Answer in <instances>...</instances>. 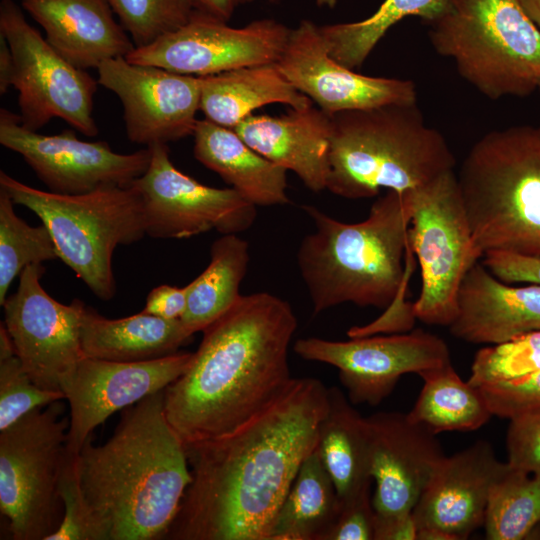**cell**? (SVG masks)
<instances>
[{"label":"cell","instance_id":"obj_1","mask_svg":"<svg viewBox=\"0 0 540 540\" xmlns=\"http://www.w3.org/2000/svg\"><path fill=\"white\" fill-rule=\"evenodd\" d=\"M328 402L320 380L293 378L233 431L185 445L192 480L164 539L269 540Z\"/></svg>","mask_w":540,"mask_h":540},{"label":"cell","instance_id":"obj_2","mask_svg":"<svg viewBox=\"0 0 540 540\" xmlns=\"http://www.w3.org/2000/svg\"><path fill=\"white\" fill-rule=\"evenodd\" d=\"M296 328L287 301L258 292L202 331L189 367L164 389L166 417L185 445L233 431L285 390Z\"/></svg>","mask_w":540,"mask_h":540},{"label":"cell","instance_id":"obj_3","mask_svg":"<svg viewBox=\"0 0 540 540\" xmlns=\"http://www.w3.org/2000/svg\"><path fill=\"white\" fill-rule=\"evenodd\" d=\"M82 495L101 540L164 539L192 480L164 390L124 409L112 436L77 456Z\"/></svg>","mask_w":540,"mask_h":540},{"label":"cell","instance_id":"obj_4","mask_svg":"<svg viewBox=\"0 0 540 540\" xmlns=\"http://www.w3.org/2000/svg\"><path fill=\"white\" fill-rule=\"evenodd\" d=\"M303 209L314 230L300 242L297 265L314 315L344 303L391 306L405 279L411 221L408 192L387 190L374 201L367 218L357 223L339 221L311 205Z\"/></svg>","mask_w":540,"mask_h":540},{"label":"cell","instance_id":"obj_5","mask_svg":"<svg viewBox=\"0 0 540 540\" xmlns=\"http://www.w3.org/2000/svg\"><path fill=\"white\" fill-rule=\"evenodd\" d=\"M327 190L357 200L381 189L405 192L454 170L456 159L417 103L388 104L331 116Z\"/></svg>","mask_w":540,"mask_h":540},{"label":"cell","instance_id":"obj_6","mask_svg":"<svg viewBox=\"0 0 540 540\" xmlns=\"http://www.w3.org/2000/svg\"><path fill=\"white\" fill-rule=\"evenodd\" d=\"M475 248L540 257L538 127L493 130L469 150L457 174Z\"/></svg>","mask_w":540,"mask_h":540},{"label":"cell","instance_id":"obj_7","mask_svg":"<svg viewBox=\"0 0 540 540\" xmlns=\"http://www.w3.org/2000/svg\"><path fill=\"white\" fill-rule=\"evenodd\" d=\"M437 54L485 97H526L540 84V30L519 0H449L427 23Z\"/></svg>","mask_w":540,"mask_h":540},{"label":"cell","instance_id":"obj_8","mask_svg":"<svg viewBox=\"0 0 540 540\" xmlns=\"http://www.w3.org/2000/svg\"><path fill=\"white\" fill-rule=\"evenodd\" d=\"M0 188L15 204L40 218L53 238L58 258L96 297L104 301L114 297V250L146 235L142 200L132 185L65 195L36 189L0 171Z\"/></svg>","mask_w":540,"mask_h":540},{"label":"cell","instance_id":"obj_9","mask_svg":"<svg viewBox=\"0 0 540 540\" xmlns=\"http://www.w3.org/2000/svg\"><path fill=\"white\" fill-rule=\"evenodd\" d=\"M47 406L0 431V511L13 540H48L62 523L69 418L59 401Z\"/></svg>","mask_w":540,"mask_h":540},{"label":"cell","instance_id":"obj_10","mask_svg":"<svg viewBox=\"0 0 540 540\" xmlns=\"http://www.w3.org/2000/svg\"><path fill=\"white\" fill-rule=\"evenodd\" d=\"M407 192L408 242L418 258L422 281L413 314L426 324L448 327L457 314L460 285L482 255L473 243L454 170Z\"/></svg>","mask_w":540,"mask_h":540},{"label":"cell","instance_id":"obj_11","mask_svg":"<svg viewBox=\"0 0 540 540\" xmlns=\"http://www.w3.org/2000/svg\"><path fill=\"white\" fill-rule=\"evenodd\" d=\"M0 34L14 58L12 86L18 91L22 125L38 131L51 119L61 118L82 134L96 136L93 110L98 80L63 58L13 0H1Z\"/></svg>","mask_w":540,"mask_h":540},{"label":"cell","instance_id":"obj_12","mask_svg":"<svg viewBox=\"0 0 540 540\" xmlns=\"http://www.w3.org/2000/svg\"><path fill=\"white\" fill-rule=\"evenodd\" d=\"M145 173L132 185L140 194L146 235L190 238L211 230L238 234L256 219V206L232 187L206 186L178 170L167 144H154Z\"/></svg>","mask_w":540,"mask_h":540},{"label":"cell","instance_id":"obj_13","mask_svg":"<svg viewBox=\"0 0 540 540\" xmlns=\"http://www.w3.org/2000/svg\"><path fill=\"white\" fill-rule=\"evenodd\" d=\"M42 264H30L20 274L16 292L3 306L4 325L16 355L32 381L42 389L62 392L63 383L85 357L80 330L86 304H63L42 287Z\"/></svg>","mask_w":540,"mask_h":540},{"label":"cell","instance_id":"obj_14","mask_svg":"<svg viewBox=\"0 0 540 540\" xmlns=\"http://www.w3.org/2000/svg\"><path fill=\"white\" fill-rule=\"evenodd\" d=\"M290 33L291 29L274 19H258L236 28L195 11L185 25L148 46L135 48L125 58L176 73L208 76L276 63Z\"/></svg>","mask_w":540,"mask_h":540},{"label":"cell","instance_id":"obj_15","mask_svg":"<svg viewBox=\"0 0 540 540\" xmlns=\"http://www.w3.org/2000/svg\"><path fill=\"white\" fill-rule=\"evenodd\" d=\"M0 143L21 155L48 191L65 195L128 186L145 173L151 159L150 147L121 154L104 141L81 140L72 130L40 134L5 108L0 109Z\"/></svg>","mask_w":540,"mask_h":540},{"label":"cell","instance_id":"obj_16","mask_svg":"<svg viewBox=\"0 0 540 540\" xmlns=\"http://www.w3.org/2000/svg\"><path fill=\"white\" fill-rule=\"evenodd\" d=\"M293 348L305 360L336 367L347 397L354 405H378L390 395L403 375H419L451 362L446 342L421 329L348 341L308 337L298 339Z\"/></svg>","mask_w":540,"mask_h":540},{"label":"cell","instance_id":"obj_17","mask_svg":"<svg viewBox=\"0 0 540 540\" xmlns=\"http://www.w3.org/2000/svg\"><path fill=\"white\" fill-rule=\"evenodd\" d=\"M97 72L98 83L122 104L132 143L149 147L193 135L200 110V76L132 63L125 57L104 61Z\"/></svg>","mask_w":540,"mask_h":540},{"label":"cell","instance_id":"obj_18","mask_svg":"<svg viewBox=\"0 0 540 540\" xmlns=\"http://www.w3.org/2000/svg\"><path fill=\"white\" fill-rule=\"evenodd\" d=\"M193 354L177 352L138 362L84 357L62 385L70 409L68 455L78 456L94 429L113 413L164 390L177 380L189 367Z\"/></svg>","mask_w":540,"mask_h":540},{"label":"cell","instance_id":"obj_19","mask_svg":"<svg viewBox=\"0 0 540 540\" xmlns=\"http://www.w3.org/2000/svg\"><path fill=\"white\" fill-rule=\"evenodd\" d=\"M275 64L299 92L330 116L388 104L417 103L413 81L363 75L332 58L319 26L307 19L291 29Z\"/></svg>","mask_w":540,"mask_h":540},{"label":"cell","instance_id":"obj_20","mask_svg":"<svg viewBox=\"0 0 540 540\" xmlns=\"http://www.w3.org/2000/svg\"><path fill=\"white\" fill-rule=\"evenodd\" d=\"M372 497L378 515L411 513L445 457L439 440L407 413L377 412L368 417Z\"/></svg>","mask_w":540,"mask_h":540},{"label":"cell","instance_id":"obj_21","mask_svg":"<svg viewBox=\"0 0 540 540\" xmlns=\"http://www.w3.org/2000/svg\"><path fill=\"white\" fill-rule=\"evenodd\" d=\"M508 468L486 440L445 455L412 511L418 529L467 539L483 526L491 489Z\"/></svg>","mask_w":540,"mask_h":540},{"label":"cell","instance_id":"obj_22","mask_svg":"<svg viewBox=\"0 0 540 540\" xmlns=\"http://www.w3.org/2000/svg\"><path fill=\"white\" fill-rule=\"evenodd\" d=\"M451 334L472 344H497L540 330V285L509 286L475 263L458 292Z\"/></svg>","mask_w":540,"mask_h":540},{"label":"cell","instance_id":"obj_23","mask_svg":"<svg viewBox=\"0 0 540 540\" xmlns=\"http://www.w3.org/2000/svg\"><path fill=\"white\" fill-rule=\"evenodd\" d=\"M233 130L256 152L293 171L318 193L327 188L332 118L313 104L288 113L250 115Z\"/></svg>","mask_w":540,"mask_h":540},{"label":"cell","instance_id":"obj_24","mask_svg":"<svg viewBox=\"0 0 540 540\" xmlns=\"http://www.w3.org/2000/svg\"><path fill=\"white\" fill-rule=\"evenodd\" d=\"M48 43L79 69H97L136 47L108 0H21Z\"/></svg>","mask_w":540,"mask_h":540},{"label":"cell","instance_id":"obj_25","mask_svg":"<svg viewBox=\"0 0 540 540\" xmlns=\"http://www.w3.org/2000/svg\"><path fill=\"white\" fill-rule=\"evenodd\" d=\"M193 153L255 206L289 203L287 170L252 149L233 129L207 119L197 121Z\"/></svg>","mask_w":540,"mask_h":540},{"label":"cell","instance_id":"obj_26","mask_svg":"<svg viewBox=\"0 0 540 540\" xmlns=\"http://www.w3.org/2000/svg\"><path fill=\"white\" fill-rule=\"evenodd\" d=\"M193 336L180 319L167 320L141 311L109 319L86 306L80 338L85 357L138 362L169 356Z\"/></svg>","mask_w":540,"mask_h":540},{"label":"cell","instance_id":"obj_27","mask_svg":"<svg viewBox=\"0 0 540 540\" xmlns=\"http://www.w3.org/2000/svg\"><path fill=\"white\" fill-rule=\"evenodd\" d=\"M273 103L300 109L312 101L282 75L275 63L201 76L200 111L218 125L233 129L254 110Z\"/></svg>","mask_w":540,"mask_h":540},{"label":"cell","instance_id":"obj_28","mask_svg":"<svg viewBox=\"0 0 540 540\" xmlns=\"http://www.w3.org/2000/svg\"><path fill=\"white\" fill-rule=\"evenodd\" d=\"M328 398L316 450L343 502L369 489L373 481L368 424L338 387L328 388Z\"/></svg>","mask_w":540,"mask_h":540},{"label":"cell","instance_id":"obj_29","mask_svg":"<svg viewBox=\"0 0 540 540\" xmlns=\"http://www.w3.org/2000/svg\"><path fill=\"white\" fill-rule=\"evenodd\" d=\"M340 509L335 485L315 448L300 466L269 540H325Z\"/></svg>","mask_w":540,"mask_h":540},{"label":"cell","instance_id":"obj_30","mask_svg":"<svg viewBox=\"0 0 540 540\" xmlns=\"http://www.w3.org/2000/svg\"><path fill=\"white\" fill-rule=\"evenodd\" d=\"M248 264L249 245L237 234L212 243L208 266L186 285L187 306L180 320L191 334L203 331L238 300Z\"/></svg>","mask_w":540,"mask_h":540},{"label":"cell","instance_id":"obj_31","mask_svg":"<svg viewBox=\"0 0 540 540\" xmlns=\"http://www.w3.org/2000/svg\"><path fill=\"white\" fill-rule=\"evenodd\" d=\"M419 376L424 384L407 415L434 434L474 431L493 416L481 389L463 381L451 362Z\"/></svg>","mask_w":540,"mask_h":540},{"label":"cell","instance_id":"obj_32","mask_svg":"<svg viewBox=\"0 0 540 540\" xmlns=\"http://www.w3.org/2000/svg\"><path fill=\"white\" fill-rule=\"evenodd\" d=\"M449 0H384L366 19L319 26L329 55L345 67L360 68L388 30L407 16L425 23L440 17Z\"/></svg>","mask_w":540,"mask_h":540},{"label":"cell","instance_id":"obj_33","mask_svg":"<svg viewBox=\"0 0 540 540\" xmlns=\"http://www.w3.org/2000/svg\"><path fill=\"white\" fill-rule=\"evenodd\" d=\"M540 522V473L509 465L491 489L485 519L488 540H521Z\"/></svg>","mask_w":540,"mask_h":540},{"label":"cell","instance_id":"obj_34","mask_svg":"<svg viewBox=\"0 0 540 540\" xmlns=\"http://www.w3.org/2000/svg\"><path fill=\"white\" fill-rule=\"evenodd\" d=\"M14 202L0 188V305L16 276L30 264L58 258L53 238L44 224L33 227L17 216Z\"/></svg>","mask_w":540,"mask_h":540},{"label":"cell","instance_id":"obj_35","mask_svg":"<svg viewBox=\"0 0 540 540\" xmlns=\"http://www.w3.org/2000/svg\"><path fill=\"white\" fill-rule=\"evenodd\" d=\"M65 399V394L37 386L16 355L12 339L0 326V431L30 411Z\"/></svg>","mask_w":540,"mask_h":540},{"label":"cell","instance_id":"obj_36","mask_svg":"<svg viewBox=\"0 0 540 540\" xmlns=\"http://www.w3.org/2000/svg\"><path fill=\"white\" fill-rule=\"evenodd\" d=\"M540 370V330L480 349L469 379L475 387L508 382Z\"/></svg>","mask_w":540,"mask_h":540},{"label":"cell","instance_id":"obj_37","mask_svg":"<svg viewBox=\"0 0 540 540\" xmlns=\"http://www.w3.org/2000/svg\"><path fill=\"white\" fill-rule=\"evenodd\" d=\"M136 48L185 25L196 11L191 0H108Z\"/></svg>","mask_w":540,"mask_h":540},{"label":"cell","instance_id":"obj_38","mask_svg":"<svg viewBox=\"0 0 540 540\" xmlns=\"http://www.w3.org/2000/svg\"><path fill=\"white\" fill-rule=\"evenodd\" d=\"M60 496L64 506L62 523L48 540H101L81 492L77 456L68 455L60 482Z\"/></svg>","mask_w":540,"mask_h":540},{"label":"cell","instance_id":"obj_39","mask_svg":"<svg viewBox=\"0 0 540 540\" xmlns=\"http://www.w3.org/2000/svg\"><path fill=\"white\" fill-rule=\"evenodd\" d=\"M480 389L493 416L510 420L523 413L540 410V370Z\"/></svg>","mask_w":540,"mask_h":540},{"label":"cell","instance_id":"obj_40","mask_svg":"<svg viewBox=\"0 0 540 540\" xmlns=\"http://www.w3.org/2000/svg\"><path fill=\"white\" fill-rule=\"evenodd\" d=\"M507 463L527 473H540V410L510 419Z\"/></svg>","mask_w":540,"mask_h":540},{"label":"cell","instance_id":"obj_41","mask_svg":"<svg viewBox=\"0 0 540 540\" xmlns=\"http://www.w3.org/2000/svg\"><path fill=\"white\" fill-rule=\"evenodd\" d=\"M374 522L369 488L341 502L339 515L325 540H374Z\"/></svg>","mask_w":540,"mask_h":540},{"label":"cell","instance_id":"obj_42","mask_svg":"<svg viewBox=\"0 0 540 540\" xmlns=\"http://www.w3.org/2000/svg\"><path fill=\"white\" fill-rule=\"evenodd\" d=\"M482 258L484 266L505 283L524 282L540 285V257L490 251Z\"/></svg>","mask_w":540,"mask_h":540},{"label":"cell","instance_id":"obj_43","mask_svg":"<svg viewBox=\"0 0 540 540\" xmlns=\"http://www.w3.org/2000/svg\"><path fill=\"white\" fill-rule=\"evenodd\" d=\"M186 306L187 286L163 284L149 292L142 311L163 319L177 320L183 316Z\"/></svg>","mask_w":540,"mask_h":540},{"label":"cell","instance_id":"obj_44","mask_svg":"<svg viewBox=\"0 0 540 540\" xmlns=\"http://www.w3.org/2000/svg\"><path fill=\"white\" fill-rule=\"evenodd\" d=\"M413 513L382 516L375 513L374 540H417Z\"/></svg>","mask_w":540,"mask_h":540},{"label":"cell","instance_id":"obj_45","mask_svg":"<svg viewBox=\"0 0 540 540\" xmlns=\"http://www.w3.org/2000/svg\"><path fill=\"white\" fill-rule=\"evenodd\" d=\"M196 11L228 22L233 14L256 0H191Z\"/></svg>","mask_w":540,"mask_h":540},{"label":"cell","instance_id":"obj_46","mask_svg":"<svg viewBox=\"0 0 540 540\" xmlns=\"http://www.w3.org/2000/svg\"><path fill=\"white\" fill-rule=\"evenodd\" d=\"M14 58L6 38L0 34V93L5 94L13 84Z\"/></svg>","mask_w":540,"mask_h":540},{"label":"cell","instance_id":"obj_47","mask_svg":"<svg viewBox=\"0 0 540 540\" xmlns=\"http://www.w3.org/2000/svg\"><path fill=\"white\" fill-rule=\"evenodd\" d=\"M523 10L540 30V0H519Z\"/></svg>","mask_w":540,"mask_h":540},{"label":"cell","instance_id":"obj_48","mask_svg":"<svg viewBox=\"0 0 540 540\" xmlns=\"http://www.w3.org/2000/svg\"><path fill=\"white\" fill-rule=\"evenodd\" d=\"M319 7L334 8L337 4V0H315Z\"/></svg>","mask_w":540,"mask_h":540},{"label":"cell","instance_id":"obj_49","mask_svg":"<svg viewBox=\"0 0 540 540\" xmlns=\"http://www.w3.org/2000/svg\"><path fill=\"white\" fill-rule=\"evenodd\" d=\"M538 91L540 92V84H539V87H538ZM538 130H539V133H540V127H538Z\"/></svg>","mask_w":540,"mask_h":540}]
</instances>
